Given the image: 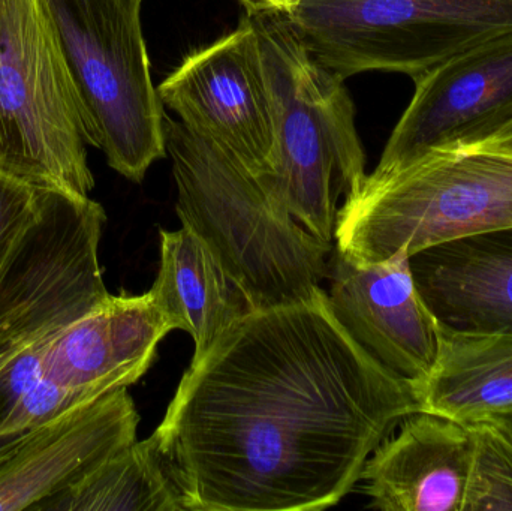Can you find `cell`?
<instances>
[{
	"mask_svg": "<svg viewBox=\"0 0 512 511\" xmlns=\"http://www.w3.org/2000/svg\"><path fill=\"white\" fill-rule=\"evenodd\" d=\"M418 411L417 387L348 335L322 290L228 327L153 435L185 510H325Z\"/></svg>",
	"mask_w": 512,
	"mask_h": 511,
	"instance_id": "cell-1",
	"label": "cell"
},
{
	"mask_svg": "<svg viewBox=\"0 0 512 511\" xmlns=\"http://www.w3.org/2000/svg\"><path fill=\"white\" fill-rule=\"evenodd\" d=\"M164 129L177 215L209 246L249 308L315 299L333 243L291 215L274 174L255 170L167 114Z\"/></svg>",
	"mask_w": 512,
	"mask_h": 511,
	"instance_id": "cell-2",
	"label": "cell"
},
{
	"mask_svg": "<svg viewBox=\"0 0 512 511\" xmlns=\"http://www.w3.org/2000/svg\"><path fill=\"white\" fill-rule=\"evenodd\" d=\"M512 228V144L435 150L367 174L337 213L334 248L357 264Z\"/></svg>",
	"mask_w": 512,
	"mask_h": 511,
	"instance_id": "cell-3",
	"label": "cell"
},
{
	"mask_svg": "<svg viewBox=\"0 0 512 511\" xmlns=\"http://www.w3.org/2000/svg\"><path fill=\"white\" fill-rule=\"evenodd\" d=\"M249 18L273 107L274 177L291 215L333 243L340 197H354L367 176L354 102L345 80L310 56L288 15Z\"/></svg>",
	"mask_w": 512,
	"mask_h": 511,
	"instance_id": "cell-4",
	"label": "cell"
},
{
	"mask_svg": "<svg viewBox=\"0 0 512 511\" xmlns=\"http://www.w3.org/2000/svg\"><path fill=\"white\" fill-rule=\"evenodd\" d=\"M80 98L89 146L140 183L167 156L165 110L150 72L143 0H44Z\"/></svg>",
	"mask_w": 512,
	"mask_h": 511,
	"instance_id": "cell-5",
	"label": "cell"
},
{
	"mask_svg": "<svg viewBox=\"0 0 512 511\" xmlns=\"http://www.w3.org/2000/svg\"><path fill=\"white\" fill-rule=\"evenodd\" d=\"M86 126L44 0H0V171L89 197Z\"/></svg>",
	"mask_w": 512,
	"mask_h": 511,
	"instance_id": "cell-6",
	"label": "cell"
},
{
	"mask_svg": "<svg viewBox=\"0 0 512 511\" xmlns=\"http://www.w3.org/2000/svg\"><path fill=\"white\" fill-rule=\"evenodd\" d=\"M286 15L310 56L342 80L369 71L415 80L512 33V0H304Z\"/></svg>",
	"mask_w": 512,
	"mask_h": 511,
	"instance_id": "cell-7",
	"label": "cell"
},
{
	"mask_svg": "<svg viewBox=\"0 0 512 511\" xmlns=\"http://www.w3.org/2000/svg\"><path fill=\"white\" fill-rule=\"evenodd\" d=\"M105 221L92 198L44 189L41 215L0 267V377L110 297L99 263Z\"/></svg>",
	"mask_w": 512,
	"mask_h": 511,
	"instance_id": "cell-8",
	"label": "cell"
},
{
	"mask_svg": "<svg viewBox=\"0 0 512 511\" xmlns=\"http://www.w3.org/2000/svg\"><path fill=\"white\" fill-rule=\"evenodd\" d=\"M158 92L189 131L274 174L273 107L249 15L233 32L186 56Z\"/></svg>",
	"mask_w": 512,
	"mask_h": 511,
	"instance_id": "cell-9",
	"label": "cell"
},
{
	"mask_svg": "<svg viewBox=\"0 0 512 511\" xmlns=\"http://www.w3.org/2000/svg\"><path fill=\"white\" fill-rule=\"evenodd\" d=\"M414 83L381 167L487 143L512 123V33L451 57Z\"/></svg>",
	"mask_w": 512,
	"mask_h": 511,
	"instance_id": "cell-10",
	"label": "cell"
},
{
	"mask_svg": "<svg viewBox=\"0 0 512 511\" xmlns=\"http://www.w3.org/2000/svg\"><path fill=\"white\" fill-rule=\"evenodd\" d=\"M327 279L328 303L343 329L420 392L438 357L441 323L418 290L411 255L357 264L333 246Z\"/></svg>",
	"mask_w": 512,
	"mask_h": 511,
	"instance_id": "cell-11",
	"label": "cell"
},
{
	"mask_svg": "<svg viewBox=\"0 0 512 511\" xmlns=\"http://www.w3.org/2000/svg\"><path fill=\"white\" fill-rule=\"evenodd\" d=\"M128 387L81 405L0 446V511L38 510L137 441Z\"/></svg>",
	"mask_w": 512,
	"mask_h": 511,
	"instance_id": "cell-12",
	"label": "cell"
},
{
	"mask_svg": "<svg viewBox=\"0 0 512 511\" xmlns=\"http://www.w3.org/2000/svg\"><path fill=\"white\" fill-rule=\"evenodd\" d=\"M471 453L468 426L418 411L373 450L358 483L370 509L462 511Z\"/></svg>",
	"mask_w": 512,
	"mask_h": 511,
	"instance_id": "cell-13",
	"label": "cell"
},
{
	"mask_svg": "<svg viewBox=\"0 0 512 511\" xmlns=\"http://www.w3.org/2000/svg\"><path fill=\"white\" fill-rule=\"evenodd\" d=\"M173 330L150 290L141 296L110 294L45 345L42 375L107 395L137 383Z\"/></svg>",
	"mask_w": 512,
	"mask_h": 511,
	"instance_id": "cell-14",
	"label": "cell"
},
{
	"mask_svg": "<svg viewBox=\"0 0 512 511\" xmlns=\"http://www.w3.org/2000/svg\"><path fill=\"white\" fill-rule=\"evenodd\" d=\"M411 269L442 324L512 332V228L424 249Z\"/></svg>",
	"mask_w": 512,
	"mask_h": 511,
	"instance_id": "cell-15",
	"label": "cell"
},
{
	"mask_svg": "<svg viewBox=\"0 0 512 511\" xmlns=\"http://www.w3.org/2000/svg\"><path fill=\"white\" fill-rule=\"evenodd\" d=\"M150 293L174 330L194 339L192 360L251 311L209 246L185 225L161 230V266Z\"/></svg>",
	"mask_w": 512,
	"mask_h": 511,
	"instance_id": "cell-16",
	"label": "cell"
},
{
	"mask_svg": "<svg viewBox=\"0 0 512 511\" xmlns=\"http://www.w3.org/2000/svg\"><path fill=\"white\" fill-rule=\"evenodd\" d=\"M420 398L423 411L465 426L512 410V332L441 323L438 357Z\"/></svg>",
	"mask_w": 512,
	"mask_h": 511,
	"instance_id": "cell-17",
	"label": "cell"
},
{
	"mask_svg": "<svg viewBox=\"0 0 512 511\" xmlns=\"http://www.w3.org/2000/svg\"><path fill=\"white\" fill-rule=\"evenodd\" d=\"M38 510L185 511L155 435L135 441Z\"/></svg>",
	"mask_w": 512,
	"mask_h": 511,
	"instance_id": "cell-18",
	"label": "cell"
},
{
	"mask_svg": "<svg viewBox=\"0 0 512 511\" xmlns=\"http://www.w3.org/2000/svg\"><path fill=\"white\" fill-rule=\"evenodd\" d=\"M471 465L462 511L512 510V443L486 423L468 426Z\"/></svg>",
	"mask_w": 512,
	"mask_h": 511,
	"instance_id": "cell-19",
	"label": "cell"
},
{
	"mask_svg": "<svg viewBox=\"0 0 512 511\" xmlns=\"http://www.w3.org/2000/svg\"><path fill=\"white\" fill-rule=\"evenodd\" d=\"M44 189L0 171V267L21 234L41 215Z\"/></svg>",
	"mask_w": 512,
	"mask_h": 511,
	"instance_id": "cell-20",
	"label": "cell"
},
{
	"mask_svg": "<svg viewBox=\"0 0 512 511\" xmlns=\"http://www.w3.org/2000/svg\"><path fill=\"white\" fill-rule=\"evenodd\" d=\"M245 6L246 15L289 14L304 0H239Z\"/></svg>",
	"mask_w": 512,
	"mask_h": 511,
	"instance_id": "cell-21",
	"label": "cell"
},
{
	"mask_svg": "<svg viewBox=\"0 0 512 511\" xmlns=\"http://www.w3.org/2000/svg\"><path fill=\"white\" fill-rule=\"evenodd\" d=\"M490 428L495 429L496 432L507 438L512 443V410L505 411V413L495 414V416L489 417V419L483 420ZM471 426V425H469Z\"/></svg>",
	"mask_w": 512,
	"mask_h": 511,
	"instance_id": "cell-22",
	"label": "cell"
},
{
	"mask_svg": "<svg viewBox=\"0 0 512 511\" xmlns=\"http://www.w3.org/2000/svg\"><path fill=\"white\" fill-rule=\"evenodd\" d=\"M495 140L507 141V143L512 144V123H510V125H508L507 128H505L504 131L495 138Z\"/></svg>",
	"mask_w": 512,
	"mask_h": 511,
	"instance_id": "cell-23",
	"label": "cell"
}]
</instances>
